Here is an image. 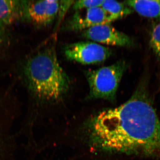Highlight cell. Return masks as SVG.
Returning <instances> with one entry per match:
<instances>
[{"label":"cell","mask_w":160,"mask_h":160,"mask_svg":"<svg viewBox=\"0 0 160 160\" xmlns=\"http://www.w3.org/2000/svg\"><path fill=\"white\" fill-rule=\"evenodd\" d=\"M89 132L92 147L97 151L160 160V120L142 84L126 102L92 118Z\"/></svg>","instance_id":"1"},{"label":"cell","mask_w":160,"mask_h":160,"mask_svg":"<svg viewBox=\"0 0 160 160\" xmlns=\"http://www.w3.org/2000/svg\"><path fill=\"white\" fill-rule=\"evenodd\" d=\"M23 73L29 89L41 99L59 100L70 87V80L60 65L53 45L31 54L25 62Z\"/></svg>","instance_id":"2"},{"label":"cell","mask_w":160,"mask_h":160,"mask_svg":"<svg viewBox=\"0 0 160 160\" xmlns=\"http://www.w3.org/2000/svg\"><path fill=\"white\" fill-rule=\"evenodd\" d=\"M128 68L125 60L96 70L85 71L89 84V99H103L114 102L123 74Z\"/></svg>","instance_id":"3"},{"label":"cell","mask_w":160,"mask_h":160,"mask_svg":"<svg viewBox=\"0 0 160 160\" xmlns=\"http://www.w3.org/2000/svg\"><path fill=\"white\" fill-rule=\"evenodd\" d=\"M64 52L67 59L85 65L103 62L112 54L109 48L90 42L69 44L65 46Z\"/></svg>","instance_id":"4"},{"label":"cell","mask_w":160,"mask_h":160,"mask_svg":"<svg viewBox=\"0 0 160 160\" xmlns=\"http://www.w3.org/2000/svg\"><path fill=\"white\" fill-rule=\"evenodd\" d=\"M59 6V1H24L23 19L37 27H47L57 17Z\"/></svg>","instance_id":"5"},{"label":"cell","mask_w":160,"mask_h":160,"mask_svg":"<svg viewBox=\"0 0 160 160\" xmlns=\"http://www.w3.org/2000/svg\"><path fill=\"white\" fill-rule=\"evenodd\" d=\"M84 38L107 45L120 47H130L134 44L131 38L121 32L110 24L93 26L83 31Z\"/></svg>","instance_id":"6"},{"label":"cell","mask_w":160,"mask_h":160,"mask_svg":"<svg viewBox=\"0 0 160 160\" xmlns=\"http://www.w3.org/2000/svg\"><path fill=\"white\" fill-rule=\"evenodd\" d=\"M109 17L101 7H94L76 11L63 26L66 31L86 30L93 26L103 24H111Z\"/></svg>","instance_id":"7"},{"label":"cell","mask_w":160,"mask_h":160,"mask_svg":"<svg viewBox=\"0 0 160 160\" xmlns=\"http://www.w3.org/2000/svg\"><path fill=\"white\" fill-rule=\"evenodd\" d=\"M24 17V1L0 0V21L10 25Z\"/></svg>","instance_id":"8"},{"label":"cell","mask_w":160,"mask_h":160,"mask_svg":"<svg viewBox=\"0 0 160 160\" xmlns=\"http://www.w3.org/2000/svg\"><path fill=\"white\" fill-rule=\"evenodd\" d=\"M142 16L160 20V1L135 0L124 2Z\"/></svg>","instance_id":"9"},{"label":"cell","mask_w":160,"mask_h":160,"mask_svg":"<svg viewBox=\"0 0 160 160\" xmlns=\"http://www.w3.org/2000/svg\"><path fill=\"white\" fill-rule=\"evenodd\" d=\"M112 22L131 14L133 10L125 3L113 0H104L101 6Z\"/></svg>","instance_id":"10"},{"label":"cell","mask_w":160,"mask_h":160,"mask_svg":"<svg viewBox=\"0 0 160 160\" xmlns=\"http://www.w3.org/2000/svg\"><path fill=\"white\" fill-rule=\"evenodd\" d=\"M150 45L155 54L160 59V22L155 24L152 29Z\"/></svg>","instance_id":"11"},{"label":"cell","mask_w":160,"mask_h":160,"mask_svg":"<svg viewBox=\"0 0 160 160\" xmlns=\"http://www.w3.org/2000/svg\"><path fill=\"white\" fill-rule=\"evenodd\" d=\"M104 0H84L74 1L72 8L76 11L90 9L94 7H101Z\"/></svg>","instance_id":"12"},{"label":"cell","mask_w":160,"mask_h":160,"mask_svg":"<svg viewBox=\"0 0 160 160\" xmlns=\"http://www.w3.org/2000/svg\"><path fill=\"white\" fill-rule=\"evenodd\" d=\"M74 1H60L59 9L58 16V22L60 23V21L63 19L66 12L71 6H72Z\"/></svg>","instance_id":"13"},{"label":"cell","mask_w":160,"mask_h":160,"mask_svg":"<svg viewBox=\"0 0 160 160\" xmlns=\"http://www.w3.org/2000/svg\"><path fill=\"white\" fill-rule=\"evenodd\" d=\"M4 24L0 21V42L2 39L4 33Z\"/></svg>","instance_id":"14"}]
</instances>
